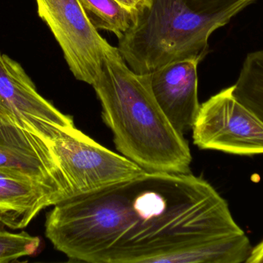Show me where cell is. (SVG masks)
Masks as SVG:
<instances>
[{
	"label": "cell",
	"mask_w": 263,
	"mask_h": 263,
	"mask_svg": "<svg viewBox=\"0 0 263 263\" xmlns=\"http://www.w3.org/2000/svg\"><path fill=\"white\" fill-rule=\"evenodd\" d=\"M92 86L120 154L148 172H190L188 142L156 102L148 74L130 69L118 48L106 51L103 71Z\"/></svg>",
	"instance_id": "cell-1"
},
{
	"label": "cell",
	"mask_w": 263,
	"mask_h": 263,
	"mask_svg": "<svg viewBox=\"0 0 263 263\" xmlns=\"http://www.w3.org/2000/svg\"><path fill=\"white\" fill-rule=\"evenodd\" d=\"M256 0H150L136 12L118 49L136 74H148L174 62L200 63L209 38Z\"/></svg>",
	"instance_id": "cell-2"
},
{
	"label": "cell",
	"mask_w": 263,
	"mask_h": 263,
	"mask_svg": "<svg viewBox=\"0 0 263 263\" xmlns=\"http://www.w3.org/2000/svg\"><path fill=\"white\" fill-rule=\"evenodd\" d=\"M133 193L131 180L57 204L46 216V237L69 260L105 263L136 223Z\"/></svg>",
	"instance_id": "cell-3"
},
{
	"label": "cell",
	"mask_w": 263,
	"mask_h": 263,
	"mask_svg": "<svg viewBox=\"0 0 263 263\" xmlns=\"http://www.w3.org/2000/svg\"><path fill=\"white\" fill-rule=\"evenodd\" d=\"M49 142L73 197L129 182L145 172L127 157L97 143L75 126L55 127Z\"/></svg>",
	"instance_id": "cell-4"
},
{
	"label": "cell",
	"mask_w": 263,
	"mask_h": 263,
	"mask_svg": "<svg viewBox=\"0 0 263 263\" xmlns=\"http://www.w3.org/2000/svg\"><path fill=\"white\" fill-rule=\"evenodd\" d=\"M192 131L193 143L201 150L263 154V120L236 98L233 85L200 105Z\"/></svg>",
	"instance_id": "cell-5"
},
{
	"label": "cell",
	"mask_w": 263,
	"mask_h": 263,
	"mask_svg": "<svg viewBox=\"0 0 263 263\" xmlns=\"http://www.w3.org/2000/svg\"><path fill=\"white\" fill-rule=\"evenodd\" d=\"M39 16L50 29L76 79L93 85L111 45L100 35L79 0H35Z\"/></svg>",
	"instance_id": "cell-6"
},
{
	"label": "cell",
	"mask_w": 263,
	"mask_h": 263,
	"mask_svg": "<svg viewBox=\"0 0 263 263\" xmlns=\"http://www.w3.org/2000/svg\"><path fill=\"white\" fill-rule=\"evenodd\" d=\"M0 120L50 138L55 126L72 127L63 114L42 97L23 66L0 52Z\"/></svg>",
	"instance_id": "cell-7"
},
{
	"label": "cell",
	"mask_w": 263,
	"mask_h": 263,
	"mask_svg": "<svg viewBox=\"0 0 263 263\" xmlns=\"http://www.w3.org/2000/svg\"><path fill=\"white\" fill-rule=\"evenodd\" d=\"M0 168L29 176L63 201L73 197L49 139L4 120H0Z\"/></svg>",
	"instance_id": "cell-8"
},
{
	"label": "cell",
	"mask_w": 263,
	"mask_h": 263,
	"mask_svg": "<svg viewBox=\"0 0 263 263\" xmlns=\"http://www.w3.org/2000/svg\"><path fill=\"white\" fill-rule=\"evenodd\" d=\"M199 62H174L148 74L153 96L179 134L192 131L200 108L198 97Z\"/></svg>",
	"instance_id": "cell-9"
},
{
	"label": "cell",
	"mask_w": 263,
	"mask_h": 263,
	"mask_svg": "<svg viewBox=\"0 0 263 263\" xmlns=\"http://www.w3.org/2000/svg\"><path fill=\"white\" fill-rule=\"evenodd\" d=\"M63 199L29 176L0 168V223L12 230L27 226L44 208Z\"/></svg>",
	"instance_id": "cell-10"
},
{
	"label": "cell",
	"mask_w": 263,
	"mask_h": 263,
	"mask_svg": "<svg viewBox=\"0 0 263 263\" xmlns=\"http://www.w3.org/2000/svg\"><path fill=\"white\" fill-rule=\"evenodd\" d=\"M87 18L98 30L109 31L120 39L129 30L136 12L117 0H79Z\"/></svg>",
	"instance_id": "cell-11"
},
{
	"label": "cell",
	"mask_w": 263,
	"mask_h": 263,
	"mask_svg": "<svg viewBox=\"0 0 263 263\" xmlns=\"http://www.w3.org/2000/svg\"><path fill=\"white\" fill-rule=\"evenodd\" d=\"M236 98L263 120V50L247 54L236 83Z\"/></svg>",
	"instance_id": "cell-12"
},
{
	"label": "cell",
	"mask_w": 263,
	"mask_h": 263,
	"mask_svg": "<svg viewBox=\"0 0 263 263\" xmlns=\"http://www.w3.org/2000/svg\"><path fill=\"white\" fill-rule=\"evenodd\" d=\"M0 223V263L13 262L20 258L32 256L40 247V239L26 232L6 231Z\"/></svg>",
	"instance_id": "cell-13"
},
{
	"label": "cell",
	"mask_w": 263,
	"mask_h": 263,
	"mask_svg": "<svg viewBox=\"0 0 263 263\" xmlns=\"http://www.w3.org/2000/svg\"><path fill=\"white\" fill-rule=\"evenodd\" d=\"M247 263H263V239L253 247Z\"/></svg>",
	"instance_id": "cell-14"
},
{
	"label": "cell",
	"mask_w": 263,
	"mask_h": 263,
	"mask_svg": "<svg viewBox=\"0 0 263 263\" xmlns=\"http://www.w3.org/2000/svg\"><path fill=\"white\" fill-rule=\"evenodd\" d=\"M117 1L133 10H139V8L142 6V3L139 0H117Z\"/></svg>",
	"instance_id": "cell-15"
},
{
	"label": "cell",
	"mask_w": 263,
	"mask_h": 263,
	"mask_svg": "<svg viewBox=\"0 0 263 263\" xmlns=\"http://www.w3.org/2000/svg\"><path fill=\"white\" fill-rule=\"evenodd\" d=\"M139 1L142 3V6H146V5H148V3H150V0H139Z\"/></svg>",
	"instance_id": "cell-16"
}]
</instances>
